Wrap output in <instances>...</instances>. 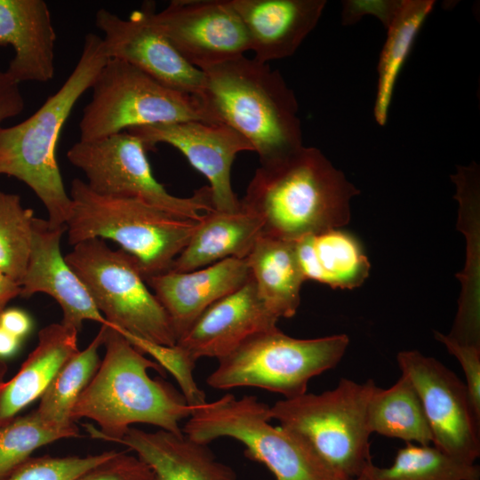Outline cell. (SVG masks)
<instances>
[{
    "label": "cell",
    "instance_id": "obj_1",
    "mask_svg": "<svg viewBox=\"0 0 480 480\" xmlns=\"http://www.w3.org/2000/svg\"><path fill=\"white\" fill-rule=\"evenodd\" d=\"M103 346V360L75 404L72 420L95 421L99 428L84 424L88 434L113 443L138 423L181 434V420L197 406L189 405L171 384L151 378L150 369L162 375L165 371L115 328L107 325Z\"/></svg>",
    "mask_w": 480,
    "mask_h": 480
},
{
    "label": "cell",
    "instance_id": "obj_2",
    "mask_svg": "<svg viewBox=\"0 0 480 480\" xmlns=\"http://www.w3.org/2000/svg\"><path fill=\"white\" fill-rule=\"evenodd\" d=\"M359 190L316 148L260 164L241 203L263 221V235L296 241L346 225Z\"/></svg>",
    "mask_w": 480,
    "mask_h": 480
},
{
    "label": "cell",
    "instance_id": "obj_3",
    "mask_svg": "<svg viewBox=\"0 0 480 480\" xmlns=\"http://www.w3.org/2000/svg\"><path fill=\"white\" fill-rule=\"evenodd\" d=\"M203 73L202 97L218 123L241 134L260 164L282 160L304 146L296 96L268 63L243 55Z\"/></svg>",
    "mask_w": 480,
    "mask_h": 480
},
{
    "label": "cell",
    "instance_id": "obj_4",
    "mask_svg": "<svg viewBox=\"0 0 480 480\" xmlns=\"http://www.w3.org/2000/svg\"><path fill=\"white\" fill-rule=\"evenodd\" d=\"M102 38L87 33L76 65L61 87L23 122L0 126V175L25 183L41 200L53 226H66L72 202L56 158L61 129L79 98L108 60Z\"/></svg>",
    "mask_w": 480,
    "mask_h": 480
},
{
    "label": "cell",
    "instance_id": "obj_5",
    "mask_svg": "<svg viewBox=\"0 0 480 480\" xmlns=\"http://www.w3.org/2000/svg\"><path fill=\"white\" fill-rule=\"evenodd\" d=\"M69 196V244L111 240L135 259L144 278L169 271L199 223L136 198L98 194L80 179L72 180Z\"/></svg>",
    "mask_w": 480,
    "mask_h": 480
},
{
    "label": "cell",
    "instance_id": "obj_6",
    "mask_svg": "<svg viewBox=\"0 0 480 480\" xmlns=\"http://www.w3.org/2000/svg\"><path fill=\"white\" fill-rule=\"evenodd\" d=\"M376 388L372 380L360 383L342 378L321 394L276 402L270 414L332 475L358 477L372 463L367 411Z\"/></svg>",
    "mask_w": 480,
    "mask_h": 480
},
{
    "label": "cell",
    "instance_id": "obj_7",
    "mask_svg": "<svg viewBox=\"0 0 480 480\" xmlns=\"http://www.w3.org/2000/svg\"><path fill=\"white\" fill-rule=\"evenodd\" d=\"M79 122L80 141H94L130 128L181 121L218 123L204 99L159 83L134 66L108 59Z\"/></svg>",
    "mask_w": 480,
    "mask_h": 480
},
{
    "label": "cell",
    "instance_id": "obj_8",
    "mask_svg": "<svg viewBox=\"0 0 480 480\" xmlns=\"http://www.w3.org/2000/svg\"><path fill=\"white\" fill-rule=\"evenodd\" d=\"M64 257L108 326L151 343L176 344L169 317L133 257L121 249H111L99 238L73 245Z\"/></svg>",
    "mask_w": 480,
    "mask_h": 480
},
{
    "label": "cell",
    "instance_id": "obj_9",
    "mask_svg": "<svg viewBox=\"0 0 480 480\" xmlns=\"http://www.w3.org/2000/svg\"><path fill=\"white\" fill-rule=\"evenodd\" d=\"M348 343L346 334L296 339L276 326L220 359L206 382L215 389L253 387L292 398L307 393L312 378L335 367Z\"/></svg>",
    "mask_w": 480,
    "mask_h": 480
},
{
    "label": "cell",
    "instance_id": "obj_10",
    "mask_svg": "<svg viewBox=\"0 0 480 480\" xmlns=\"http://www.w3.org/2000/svg\"><path fill=\"white\" fill-rule=\"evenodd\" d=\"M270 406L254 396L226 394L197 406L182 432L208 444L229 437L242 443L245 455L265 465L275 480H343L317 462L293 437L270 421Z\"/></svg>",
    "mask_w": 480,
    "mask_h": 480
},
{
    "label": "cell",
    "instance_id": "obj_11",
    "mask_svg": "<svg viewBox=\"0 0 480 480\" xmlns=\"http://www.w3.org/2000/svg\"><path fill=\"white\" fill-rule=\"evenodd\" d=\"M67 157L84 173L85 183L98 194L136 198L197 221L215 209L208 186L196 189L189 197L168 193L156 180L140 140L126 131L99 140H78L68 150Z\"/></svg>",
    "mask_w": 480,
    "mask_h": 480
},
{
    "label": "cell",
    "instance_id": "obj_12",
    "mask_svg": "<svg viewBox=\"0 0 480 480\" xmlns=\"http://www.w3.org/2000/svg\"><path fill=\"white\" fill-rule=\"evenodd\" d=\"M396 359L420 399L432 444L462 463L475 464L480 456V420L465 383L441 362L417 350L401 351Z\"/></svg>",
    "mask_w": 480,
    "mask_h": 480
},
{
    "label": "cell",
    "instance_id": "obj_13",
    "mask_svg": "<svg viewBox=\"0 0 480 480\" xmlns=\"http://www.w3.org/2000/svg\"><path fill=\"white\" fill-rule=\"evenodd\" d=\"M151 20L179 54L201 71L250 51L231 0H172L162 11L155 9Z\"/></svg>",
    "mask_w": 480,
    "mask_h": 480
},
{
    "label": "cell",
    "instance_id": "obj_14",
    "mask_svg": "<svg viewBox=\"0 0 480 480\" xmlns=\"http://www.w3.org/2000/svg\"><path fill=\"white\" fill-rule=\"evenodd\" d=\"M154 2H145L127 19L101 8L95 25L108 59L125 61L172 89L202 96L204 75L188 63L155 26L151 13Z\"/></svg>",
    "mask_w": 480,
    "mask_h": 480
},
{
    "label": "cell",
    "instance_id": "obj_15",
    "mask_svg": "<svg viewBox=\"0 0 480 480\" xmlns=\"http://www.w3.org/2000/svg\"><path fill=\"white\" fill-rule=\"evenodd\" d=\"M126 132L139 138L147 151L158 143L180 151L208 180L215 210L234 212L240 207V199L231 185V168L238 153L253 149L228 125L181 121L132 127Z\"/></svg>",
    "mask_w": 480,
    "mask_h": 480
},
{
    "label": "cell",
    "instance_id": "obj_16",
    "mask_svg": "<svg viewBox=\"0 0 480 480\" xmlns=\"http://www.w3.org/2000/svg\"><path fill=\"white\" fill-rule=\"evenodd\" d=\"M66 226H53L35 217L30 254L20 283L24 298L42 292L53 298L63 312L62 324L79 332L86 320L108 323L96 308L85 285L61 254L60 241Z\"/></svg>",
    "mask_w": 480,
    "mask_h": 480
},
{
    "label": "cell",
    "instance_id": "obj_17",
    "mask_svg": "<svg viewBox=\"0 0 480 480\" xmlns=\"http://www.w3.org/2000/svg\"><path fill=\"white\" fill-rule=\"evenodd\" d=\"M277 321L251 277L204 310L175 345L194 364L202 357L220 360L251 337L276 327Z\"/></svg>",
    "mask_w": 480,
    "mask_h": 480
},
{
    "label": "cell",
    "instance_id": "obj_18",
    "mask_svg": "<svg viewBox=\"0 0 480 480\" xmlns=\"http://www.w3.org/2000/svg\"><path fill=\"white\" fill-rule=\"evenodd\" d=\"M251 277L245 259L228 258L202 268L169 270L144 280L167 314L178 340L204 310Z\"/></svg>",
    "mask_w": 480,
    "mask_h": 480
},
{
    "label": "cell",
    "instance_id": "obj_19",
    "mask_svg": "<svg viewBox=\"0 0 480 480\" xmlns=\"http://www.w3.org/2000/svg\"><path fill=\"white\" fill-rule=\"evenodd\" d=\"M250 51L263 63L292 56L316 28L325 0H231Z\"/></svg>",
    "mask_w": 480,
    "mask_h": 480
},
{
    "label": "cell",
    "instance_id": "obj_20",
    "mask_svg": "<svg viewBox=\"0 0 480 480\" xmlns=\"http://www.w3.org/2000/svg\"><path fill=\"white\" fill-rule=\"evenodd\" d=\"M56 32L43 0H0V46L14 56L7 74L17 83H47L55 75Z\"/></svg>",
    "mask_w": 480,
    "mask_h": 480
},
{
    "label": "cell",
    "instance_id": "obj_21",
    "mask_svg": "<svg viewBox=\"0 0 480 480\" xmlns=\"http://www.w3.org/2000/svg\"><path fill=\"white\" fill-rule=\"evenodd\" d=\"M115 443L133 451L149 468L152 480H237L233 468L219 461L208 444L183 432L132 427Z\"/></svg>",
    "mask_w": 480,
    "mask_h": 480
},
{
    "label": "cell",
    "instance_id": "obj_22",
    "mask_svg": "<svg viewBox=\"0 0 480 480\" xmlns=\"http://www.w3.org/2000/svg\"><path fill=\"white\" fill-rule=\"evenodd\" d=\"M263 231L262 220L240 201L234 212H206L170 270L188 272L225 259H246Z\"/></svg>",
    "mask_w": 480,
    "mask_h": 480
},
{
    "label": "cell",
    "instance_id": "obj_23",
    "mask_svg": "<svg viewBox=\"0 0 480 480\" xmlns=\"http://www.w3.org/2000/svg\"><path fill=\"white\" fill-rule=\"evenodd\" d=\"M78 331L51 324L40 330L36 348L0 390V426L41 397L66 362L79 349Z\"/></svg>",
    "mask_w": 480,
    "mask_h": 480
},
{
    "label": "cell",
    "instance_id": "obj_24",
    "mask_svg": "<svg viewBox=\"0 0 480 480\" xmlns=\"http://www.w3.org/2000/svg\"><path fill=\"white\" fill-rule=\"evenodd\" d=\"M245 260L258 295L268 310L277 319L293 316L306 281L295 241L261 234Z\"/></svg>",
    "mask_w": 480,
    "mask_h": 480
},
{
    "label": "cell",
    "instance_id": "obj_25",
    "mask_svg": "<svg viewBox=\"0 0 480 480\" xmlns=\"http://www.w3.org/2000/svg\"><path fill=\"white\" fill-rule=\"evenodd\" d=\"M295 249L306 280L333 289H353L369 276L371 265L362 246L338 228L300 237L295 241Z\"/></svg>",
    "mask_w": 480,
    "mask_h": 480
},
{
    "label": "cell",
    "instance_id": "obj_26",
    "mask_svg": "<svg viewBox=\"0 0 480 480\" xmlns=\"http://www.w3.org/2000/svg\"><path fill=\"white\" fill-rule=\"evenodd\" d=\"M435 5L432 0H401L391 22L377 66V90L373 108L376 122L385 125L400 72L416 37Z\"/></svg>",
    "mask_w": 480,
    "mask_h": 480
},
{
    "label": "cell",
    "instance_id": "obj_27",
    "mask_svg": "<svg viewBox=\"0 0 480 480\" xmlns=\"http://www.w3.org/2000/svg\"><path fill=\"white\" fill-rule=\"evenodd\" d=\"M106 327L107 324H101L91 343L66 362L34 410L46 425L67 432L72 437L80 436L79 429L71 419L72 410L100 366L99 350L104 342Z\"/></svg>",
    "mask_w": 480,
    "mask_h": 480
},
{
    "label": "cell",
    "instance_id": "obj_28",
    "mask_svg": "<svg viewBox=\"0 0 480 480\" xmlns=\"http://www.w3.org/2000/svg\"><path fill=\"white\" fill-rule=\"evenodd\" d=\"M367 423L371 434L424 445L433 442L420 399L404 374L388 388H376L368 405Z\"/></svg>",
    "mask_w": 480,
    "mask_h": 480
},
{
    "label": "cell",
    "instance_id": "obj_29",
    "mask_svg": "<svg viewBox=\"0 0 480 480\" xmlns=\"http://www.w3.org/2000/svg\"><path fill=\"white\" fill-rule=\"evenodd\" d=\"M363 476L366 480H480V470L434 445L406 443L389 467L371 463Z\"/></svg>",
    "mask_w": 480,
    "mask_h": 480
},
{
    "label": "cell",
    "instance_id": "obj_30",
    "mask_svg": "<svg viewBox=\"0 0 480 480\" xmlns=\"http://www.w3.org/2000/svg\"><path fill=\"white\" fill-rule=\"evenodd\" d=\"M34 219L19 195L0 191V273L19 284L30 254Z\"/></svg>",
    "mask_w": 480,
    "mask_h": 480
},
{
    "label": "cell",
    "instance_id": "obj_31",
    "mask_svg": "<svg viewBox=\"0 0 480 480\" xmlns=\"http://www.w3.org/2000/svg\"><path fill=\"white\" fill-rule=\"evenodd\" d=\"M69 437L68 433L43 422L35 411L14 417L0 426V480L31 458L38 448Z\"/></svg>",
    "mask_w": 480,
    "mask_h": 480
},
{
    "label": "cell",
    "instance_id": "obj_32",
    "mask_svg": "<svg viewBox=\"0 0 480 480\" xmlns=\"http://www.w3.org/2000/svg\"><path fill=\"white\" fill-rule=\"evenodd\" d=\"M116 451L87 456L31 457L4 480H75L77 476L108 460Z\"/></svg>",
    "mask_w": 480,
    "mask_h": 480
},
{
    "label": "cell",
    "instance_id": "obj_33",
    "mask_svg": "<svg viewBox=\"0 0 480 480\" xmlns=\"http://www.w3.org/2000/svg\"><path fill=\"white\" fill-rule=\"evenodd\" d=\"M124 337L143 354L153 356L164 371L173 375L189 405L199 406L207 402L205 394L197 387L193 378L196 364L191 362L176 345L167 347L130 336Z\"/></svg>",
    "mask_w": 480,
    "mask_h": 480
},
{
    "label": "cell",
    "instance_id": "obj_34",
    "mask_svg": "<svg viewBox=\"0 0 480 480\" xmlns=\"http://www.w3.org/2000/svg\"><path fill=\"white\" fill-rule=\"evenodd\" d=\"M435 337L459 361L465 375V385L473 411L480 420V347L460 343L437 332Z\"/></svg>",
    "mask_w": 480,
    "mask_h": 480
},
{
    "label": "cell",
    "instance_id": "obj_35",
    "mask_svg": "<svg viewBox=\"0 0 480 480\" xmlns=\"http://www.w3.org/2000/svg\"><path fill=\"white\" fill-rule=\"evenodd\" d=\"M75 480H152V476L149 468L137 456L116 452Z\"/></svg>",
    "mask_w": 480,
    "mask_h": 480
},
{
    "label": "cell",
    "instance_id": "obj_36",
    "mask_svg": "<svg viewBox=\"0 0 480 480\" xmlns=\"http://www.w3.org/2000/svg\"><path fill=\"white\" fill-rule=\"evenodd\" d=\"M401 0L344 1L342 4V23L352 25L364 15H373L387 27L395 16Z\"/></svg>",
    "mask_w": 480,
    "mask_h": 480
},
{
    "label": "cell",
    "instance_id": "obj_37",
    "mask_svg": "<svg viewBox=\"0 0 480 480\" xmlns=\"http://www.w3.org/2000/svg\"><path fill=\"white\" fill-rule=\"evenodd\" d=\"M24 107L20 84L0 69V126L5 120L20 115Z\"/></svg>",
    "mask_w": 480,
    "mask_h": 480
},
{
    "label": "cell",
    "instance_id": "obj_38",
    "mask_svg": "<svg viewBox=\"0 0 480 480\" xmlns=\"http://www.w3.org/2000/svg\"><path fill=\"white\" fill-rule=\"evenodd\" d=\"M0 326L22 340L29 334L33 323L26 311L18 308H10L1 313Z\"/></svg>",
    "mask_w": 480,
    "mask_h": 480
},
{
    "label": "cell",
    "instance_id": "obj_39",
    "mask_svg": "<svg viewBox=\"0 0 480 480\" xmlns=\"http://www.w3.org/2000/svg\"><path fill=\"white\" fill-rule=\"evenodd\" d=\"M18 296H20V284L0 273V315L6 305Z\"/></svg>",
    "mask_w": 480,
    "mask_h": 480
},
{
    "label": "cell",
    "instance_id": "obj_40",
    "mask_svg": "<svg viewBox=\"0 0 480 480\" xmlns=\"http://www.w3.org/2000/svg\"><path fill=\"white\" fill-rule=\"evenodd\" d=\"M21 340L0 326V359L8 358L17 353Z\"/></svg>",
    "mask_w": 480,
    "mask_h": 480
},
{
    "label": "cell",
    "instance_id": "obj_41",
    "mask_svg": "<svg viewBox=\"0 0 480 480\" xmlns=\"http://www.w3.org/2000/svg\"><path fill=\"white\" fill-rule=\"evenodd\" d=\"M8 366L4 359H0V390L3 384L5 381V375L7 373Z\"/></svg>",
    "mask_w": 480,
    "mask_h": 480
},
{
    "label": "cell",
    "instance_id": "obj_42",
    "mask_svg": "<svg viewBox=\"0 0 480 480\" xmlns=\"http://www.w3.org/2000/svg\"><path fill=\"white\" fill-rule=\"evenodd\" d=\"M344 480H366L365 477L362 475L358 477H355V478H349V479H344Z\"/></svg>",
    "mask_w": 480,
    "mask_h": 480
}]
</instances>
